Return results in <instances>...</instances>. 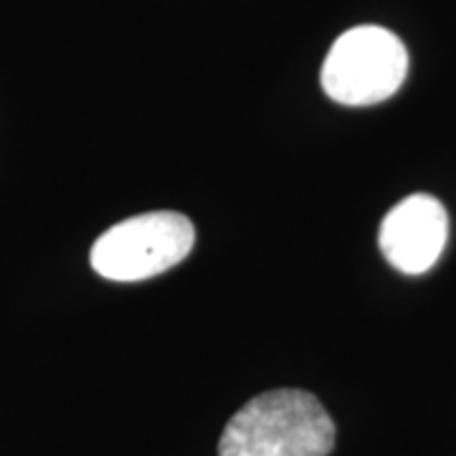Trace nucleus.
Wrapping results in <instances>:
<instances>
[{
    "label": "nucleus",
    "mask_w": 456,
    "mask_h": 456,
    "mask_svg": "<svg viewBox=\"0 0 456 456\" xmlns=\"http://www.w3.org/2000/svg\"><path fill=\"white\" fill-rule=\"evenodd\" d=\"M332 446L335 421L320 398L279 388L233 413L218 441V456H327Z\"/></svg>",
    "instance_id": "1"
},
{
    "label": "nucleus",
    "mask_w": 456,
    "mask_h": 456,
    "mask_svg": "<svg viewBox=\"0 0 456 456\" xmlns=\"http://www.w3.org/2000/svg\"><path fill=\"white\" fill-rule=\"evenodd\" d=\"M408 74L403 41L383 26H355L332 44L322 64V89L345 107H370L391 99Z\"/></svg>",
    "instance_id": "2"
},
{
    "label": "nucleus",
    "mask_w": 456,
    "mask_h": 456,
    "mask_svg": "<svg viewBox=\"0 0 456 456\" xmlns=\"http://www.w3.org/2000/svg\"><path fill=\"white\" fill-rule=\"evenodd\" d=\"M196 244L188 216L152 211L107 228L92 246V269L112 281H142L178 266Z\"/></svg>",
    "instance_id": "3"
},
{
    "label": "nucleus",
    "mask_w": 456,
    "mask_h": 456,
    "mask_svg": "<svg viewBox=\"0 0 456 456\" xmlns=\"http://www.w3.org/2000/svg\"><path fill=\"white\" fill-rule=\"evenodd\" d=\"M449 216L441 200L426 193L403 198L386 213L378 244L393 269L419 277L426 274L446 248Z\"/></svg>",
    "instance_id": "4"
}]
</instances>
